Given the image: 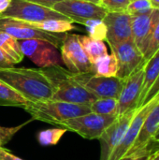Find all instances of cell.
<instances>
[{
	"instance_id": "obj_1",
	"label": "cell",
	"mask_w": 159,
	"mask_h": 160,
	"mask_svg": "<svg viewBox=\"0 0 159 160\" xmlns=\"http://www.w3.org/2000/svg\"><path fill=\"white\" fill-rule=\"evenodd\" d=\"M0 81L29 102L52 98V87L41 68H0Z\"/></svg>"
},
{
	"instance_id": "obj_2",
	"label": "cell",
	"mask_w": 159,
	"mask_h": 160,
	"mask_svg": "<svg viewBox=\"0 0 159 160\" xmlns=\"http://www.w3.org/2000/svg\"><path fill=\"white\" fill-rule=\"evenodd\" d=\"M52 87L53 100L74 104L90 105L97 98L80 85L73 78L72 72L61 66L41 68Z\"/></svg>"
},
{
	"instance_id": "obj_3",
	"label": "cell",
	"mask_w": 159,
	"mask_h": 160,
	"mask_svg": "<svg viewBox=\"0 0 159 160\" xmlns=\"http://www.w3.org/2000/svg\"><path fill=\"white\" fill-rule=\"evenodd\" d=\"M34 120H38L57 126L71 118L91 112L88 105L74 104L65 101L48 99L28 102L23 108Z\"/></svg>"
},
{
	"instance_id": "obj_4",
	"label": "cell",
	"mask_w": 159,
	"mask_h": 160,
	"mask_svg": "<svg viewBox=\"0 0 159 160\" xmlns=\"http://www.w3.org/2000/svg\"><path fill=\"white\" fill-rule=\"evenodd\" d=\"M117 117L89 112L82 116L67 119L58 124L57 127L75 132L87 140H98Z\"/></svg>"
},
{
	"instance_id": "obj_5",
	"label": "cell",
	"mask_w": 159,
	"mask_h": 160,
	"mask_svg": "<svg viewBox=\"0 0 159 160\" xmlns=\"http://www.w3.org/2000/svg\"><path fill=\"white\" fill-rule=\"evenodd\" d=\"M0 31L5 32L16 39H41L51 42L57 49H60L67 33L54 34L45 32L33 27L29 22L13 18L0 17Z\"/></svg>"
},
{
	"instance_id": "obj_6",
	"label": "cell",
	"mask_w": 159,
	"mask_h": 160,
	"mask_svg": "<svg viewBox=\"0 0 159 160\" xmlns=\"http://www.w3.org/2000/svg\"><path fill=\"white\" fill-rule=\"evenodd\" d=\"M72 76L80 85L97 98H112L118 99L125 82L118 77L97 76L94 72L72 73Z\"/></svg>"
},
{
	"instance_id": "obj_7",
	"label": "cell",
	"mask_w": 159,
	"mask_h": 160,
	"mask_svg": "<svg viewBox=\"0 0 159 160\" xmlns=\"http://www.w3.org/2000/svg\"><path fill=\"white\" fill-rule=\"evenodd\" d=\"M0 17L13 18L27 22H37L50 19H68L52 8L24 0H11L9 7Z\"/></svg>"
},
{
	"instance_id": "obj_8",
	"label": "cell",
	"mask_w": 159,
	"mask_h": 160,
	"mask_svg": "<svg viewBox=\"0 0 159 160\" xmlns=\"http://www.w3.org/2000/svg\"><path fill=\"white\" fill-rule=\"evenodd\" d=\"M22 54L41 68L60 66L63 61L58 49L51 42L41 39H22L19 41Z\"/></svg>"
},
{
	"instance_id": "obj_9",
	"label": "cell",
	"mask_w": 159,
	"mask_h": 160,
	"mask_svg": "<svg viewBox=\"0 0 159 160\" xmlns=\"http://www.w3.org/2000/svg\"><path fill=\"white\" fill-rule=\"evenodd\" d=\"M52 8L81 24L91 19L103 20L108 13L102 6L83 0H64L54 4Z\"/></svg>"
},
{
	"instance_id": "obj_10",
	"label": "cell",
	"mask_w": 159,
	"mask_h": 160,
	"mask_svg": "<svg viewBox=\"0 0 159 160\" xmlns=\"http://www.w3.org/2000/svg\"><path fill=\"white\" fill-rule=\"evenodd\" d=\"M60 50L62 61L68 71L76 74L93 72V65L81 45L79 35L67 33Z\"/></svg>"
},
{
	"instance_id": "obj_11",
	"label": "cell",
	"mask_w": 159,
	"mask_h": 160,
	"mask_svg": "<svg viewBox=\"0 0 159 160\" xmlns=\"http://www.w3.org/2000/svg\"><path fill=\"white\" fill-rule=\"evenodd\" d=\"M118 63L117 77L125 80L137 69L144 66V58L133 39L111 47Z\"/></svg>"
},
{
	"instance_id": "obj_12",
	"label": "cell",
	"mask_w": 159,
	"mask_h": 160,
	"mask_svg": "<svg viewBox=\"0 0 159 160\" xmlns=\"http://www.w3.org/2000/svg\"><path fill=\"white\" fill-rule=\"evenodd\" d=\"M144 79L143 66L125 79L124 86L118 98L117 116L124 115L139 107Z\"/></svg>"
},
{
	"instance_id": "obj_13",
	"label": "cell",
	"mask_w": 159,
	"mask_h": 160,
	"mask_svg": "<svg viewBox=\"0 0 159 160\" xmlns=\"http://www.w3.org/2000/svg\"><path fill=\"white\" fill-rule=\"evenodd\" d=\"M158 101L159 94L155 98H153L150 102H148L147 104H145L144 106H142V108L137 110L135 115L133 116V118L129 124V127H128L125 136L123 137L120 143L113 150V152L112 153L110 158L108 160H120L127 155V153L128 152V150L131 148L132 144L134 143L135 140L137 139L145 118L147 117V115L151 112V110L157 104Z\"/></svg>"
},
{
	"instance_id": "obj_14",
	"label": "cell",
	"mask_w": 159,
	"mask_h": 160,
	"mask_svg": "<svg viewBox=\"0 0 159 160\" xmlns=\"http://www.w3.org/2000/svg\"><path fill=\"white\" fill-rule=\"evenodd\" d=\"M137 110L131 111L124 115L118 116L116 120L102 133V135L98 139L100 142L99 160H108L110 158L112 153L125 136Z\"/></svg>"
},
{
	"instance_id": "obj_15",
	"label": "cell",
	"mask_w": 159,
	"mask_h": 160,
	"mask_svg": "<svg viewBox=\"0 0 159 160\" xmlns=\"http://www.w3.org/2000/svg\"><path fill=\"white\" fill-rule=\"evenodd\" d=\"M103 22L107 27L106 40L110 47L132 39V16L127 11L108 12Z\"/></svg>"
},
{
	"instance_id": "obj_16",
	"label": "cell",
	"mask_w": 159,
	"mask_h": 160,
	"mask_svg": "<svg viewBox=\"0 0 159 160\" xmlns=\"http://www.w3.org/2000/svg\"><path fill=\"white\" fill-rule=\"evenodd\" d=\"M159 21V9L153 8L151 11L132 16V39L142 53L144 54L156 25Z\"/></svg>"
},
{
	"instance_id": "obj_17",
	"label": "cell",
	"mask_w": 159,
	"mask_h": 160,
	"mask_svg": "<svg viewBox=\"0 0 159 160\" xmlns=\"http://www.w3.org/2000/svg\"><path fill=\"white\" fill-rule=\"evenodd\" d=\"M159 128V101L145 118L140 133L125 157L136 156L150 151L149 145Z\"/></svg>"
},
{
	"instance_id": "obj_18",
	"label": "cell",
	"mask_w": 159,
	"mask_h": 160,
	"mask_svg": "<svg viewBox=\"0 0 159 160\" xmlns=\"http://www.w3.org/2000/svg\"><path fill=\"white\" fill-rule=\"evenodd\" d=\"M143 71H144V79H143V86H142V92L140 98L139 107L141 108V105L147 95L148 91L156 82L159 75V50L148 60L145 62L143 66Z\"/></svg>"
},
{
	"instance_id": "obj_19",
	"label": "cell",
	"mask_w": 159,
	"mask_h": 160,
	"mask_svg": "<svg viewBox=\"0 0 159 160\" xmlns=\"http://www.w3.org/2000/svg\"><path fill=\"white\" fill-rule=\"evenodd\" d=\"M0 52L8 58L13 65L22 62L24 56L21 51L19 40L2 31H0Z\"/></svg>"
},
{
	"instance_id": "obj_20",
	"label": "cell",
	"mask_w": 159,
	"mask_h": 160,
	"mask_svg": "<svg viewBox=\"0 0 159 160\" xmlns=\"http://www.w3.org/2000/svg\"><path fill=\"white\" fill-rule=\"evenodd\" d=\"M81 45L92 65L100 57L108 54V49L103 40L94 39L89 36L79 35Z\"/></svg>"
},
{
	"instance_id": "obj_21",
	"label": "cell",
	"mask_w": 159,
	"mask_h": 160,
	"mask_svg": "<svg viewBox=\"0 0 159 160\" xmlns=\"http://www.w3.org/2000/svg\"><path fill=\"white\" fill-rule=\"evenodd\" d=\"M72 22H73L68 19H50L42 22H29V23L33 27L45 32L61 34V33H67L68 31L78 30V28L75 27L72 24Z\"/></svg>"
},
{
	"instance_id": "obj_22",
	"label": "cell",
	"mask_w": 159,
	"mask_h": 160,
	"mask_svg": "<svg viewBox=\"0 0 159 160\" xmlns=\"http://www.w3.org/2000/svg\"><path fill=\"white\" fill-rule=\"evenodd\" d=\"M93 72L101 77H117L118 63L115 55L112 52L97 59L93 65Z\"/></svg>"
},
{
	"instance_id": "obj_23",
	"label": "cell",
	"mask_w": 159,
	"mask_h": 160,
	"mask_svg": "<svg viewBox=\"0 0 159 160\" xmlns=\"http://www.w3.org/2000/svg\"><path fill=\"white\" fill-rule=\"evenodd\" d=\"M28 102L17 91L0 81V106L23 108Z\"/></svg>"
},
{
	"instance_id": "obj_24",
	"label": "cell",
	"mask_w": 159,
	"mask_h": 160,
	"mask_svg": "<svg viewBox=\"0 0 159 160\" xmlns=\"http://www.w3.org/2000/svg\"><path fill=\"white\" fill-rule=\"evenodd\" d=\"M89 108L93 113L107 116H117L118 99L112 98H97L89 105Z\"/></svg>"
},
{
	"instance_id": "obj_25",
	"label": "cell",
	"mask_w": 159,
	"mask_h": 160,
	"mask_svg": "<svg viewBox=\"0 0 159 160\" xmlns=\"http://www.w3.org/2000/svg\"><path fill=\"white\" fill-rule=\"evenodd\" d=\"M67 131V129L62 128L42 130L37 134V142L42 146L56 145Z\"/></svg>"
},
{
	"instance_id": "obj_26",
	"label": "cell",
	"mask_w": 159,
	"mask_h": 160,
	"mask_svg": "<svg viewBox=\"0 0 159 160\" xmlns=\"http://www.w3.org/2000/svg\"><path fill=\"white\" fill-rule=\"evenodd\" d=\"M82 25H84L88 36L94 39L104 40L107 37V27L103 20L91 19L87 20Z\"/></svg>"
},
{
	"instance_id": "obj_27",
	"label": "cell",
	"mask_w": 159,
	"mask_h": 160,
	"mask_svg": "<svg viewBox=\"0 0 159 160\" xmlns=\"http://www.w3.org/2000/svg\"><path fill=\"white\" fill-rule=\"evenodd\" d=\"M153 9L149 0H132L127 8V12L131 16L147 13Z\"/></svg>"
},
{
	"instance_id": "obj_28",
	"label": "cell",
	"mask_w": 159,
	"mask_h": 160,
	"mask_svg": "<svg viewBox=\"0 0 159 160\" xmlns=\"http://www.w3.org/2000/svg\"><path fill=\"white\" fill-rule=\"evenodd\" d=\"M34 119L31 118L19 126L11 127V128H6V127L0 126V147H3V145L7 144L8 142H10L16 133H18L23 127H25L28 123H30Z\"/></svg>"
},
{
	"instance_id": "obj_29",
	"label": "cell",
	"mask_w": 159,
	"mask_h": 160,
	"mask_svg": "<svg viewBox=\"0 0 159 160\" xmlns=\"http://www.w3.org/2000/svg\"><path fill=\"white\" fill-rule=\"evenodd\" d=\"M159 50V21L155 27V30L153 32V35L151 37V39L149 41V44L147 46V49L143 54L144 62L148 61L157 51Z\"/></svg>"
},
{
	"instance_id": "obj_30",
	"label": "cell",
	"mask_w": 159,
	"mask_h": 160,
	"mask_svg": "<svg viewBox=\"0 0 159 160\" xmlns=\"http://www.w3.org/2000/svg\"><path fill=\"white\" fill-rule=\"evenodd\" d=\"M130 0H101L100 5L108 12L126 11Z\"/></svg>"
},
{
	"instance_id": "obj_31",
	"label": "cell",
	"mask_w": 159,
	"mask_h": 160,
	"mask_svg": "<svg viewBox=\"0 0 159 160\" xmlns=\"http://www.w3.org/2000/svg\"><path fill=\"white\" fill-rule=\"evenodd\" d=\"M159 94V75L157 77V79L156 80V82H154V84L152 85V87L150 88V90L148 91L147 95L145 96L142 105H141V108L142 106H144L145 104H147L148 102H150L153 98H155L157 95Z\"/></svg>"
},
{
	"instance_id": "obj_32",
	"label": "cell",
	"mask_w": 159,
	"mask_h": 160,
	"mask_svg": "<svg viewBox=\"0 0 159 160\" xmlns=\"http://www.w3.org/2000/svg\"><path fill=\"white\" fill-rule=\"evenodd\" d=\"M0 160H23L10 153L7 149L0 147Z\"/></svg>"
},
{
	"instance_id": "obj_33",
	"label": "cell",
	"mask_w": 159,
	"mask_h": 160,
	"mask_svg": "<svg viewBox=\"0 0 159 160\" xmlns=\"http://www.w3.org/2000/svg\"><path fill=\"white\" fill-rule=\"evenodd\" d=\"M153 151H147L145 153L140 154V155H136V156H130V157H124L120 160H149L150 156L152 155Z\"/></svg>"
},
{
	"instance_id": "obj_34",
	"label": "cell",
	"mask_w": 159,
	"mask_h": 160,
	"mask_svg": "<svg viewBox=\"0 0 159 160\" xmlns=\"http://www.w3.org/2000/svg\"><path fill=\"white\" fill-rule=\"evenodd\" d=\"M24 1L31 2V3L37 4V5H41V6L52 8L54 4H56L58 2H61V1H64V0H24Z\"/></svg>"
},
{
	"instance_id": "obj_35",
	"label": "cell",
	"mask_w": 159,
	"mask_h": 160,
	"mask_svg": "<svg viewBox=\"0 0 159 160\" xmlns=\"http://www.w3.org/2000/svg\"><path fill=\"white\" fill-rule=\"evenodd\" d=\"M13 66V63L0 52V68H10Z\"/></svg>"
},
{
	"instance_id": "obj_36",
	"label": "cell",
	"mask_w": 159,
	"mask_h": 160,
	"mask_svg": "<svg viewBox=\"0 0 159 160\" xmlns=\"http://www.w3.org/2000/svg\"><path fill=\"white\" fill-rule=\"evenodd\" d=\"M10 3L11 0H0V15L7 9Z\"/></svg>"
},
{
	"instance_id": "obj_37",
	"label": "cell",
	"mask_w": 159,
	"mask_h": 160,
	"mask_svg": "<svg viewBox=\"0 0 159 160\" xmlns=\"http://www.w3.org/2000/svg\"><path fill=\"white\" fill-rule=\"evenodd\" d=\"M149 160H159V149L156 152H153L152 155L150 156Z\"/></svg>"
},
{
	"instance_id": "obj_38",
	"label": "cell",
	"mask_w": 159,
	"mask_h": 160,
	"mask_svg": "<svg viewBox=\"0 0 159 160\" xmlns=\"http://www.w3.org/2000/svg\"><path fill=\"white\" fill-rule=\"evenodd\" d=\"M153 8H157L159 9V0H149Z\"/></svg>"
},
{
	"instance_id": "obj_39",
	"label": "cell",
	"mask_w": 159,
	"mask_h": 160,
	"mask_svg": "<svg viewBox=\"0 0 159 160\" xmlns=\"http://www.w3.org/2000/svg\"><path fill=\"white\" fill-rule=\"evenodd\" d=\"M153 142H157V143H159V128L157 130L154 138H153Z\"/></svg>"
},
{
	"instance_id": "obj_40",
	"label": "cell",
	"mask_w": 159,
	"mask_h": 160,
	"mask_svg": "<svg viewBox=\"0 0 159 160\" xmlns=\"http://www.w3.org/2000/svg\"><path fill=\"white\" fill-rule=\"evenodd\" d=\"M83 1H88V2H91V3H94V4H97V5H100V3H101V0H83Z\"/></svg>"
},
{
	"instance_id": "obj_41",
	"label": "cell",
	"mask_w": 159,
	"mask_h": 160,
	"mask_svg": "<svg viewBox=\"0 0 159 160\" xmlns=\"http://www.w3.org/2000/svg\"><path fill=\"white\" fill-rule=\"evenodd\" d=\"M130 1H132V0H130Z\"/></svg>"
},
{
	"instance_id": "obj_42",
	"label": "cell",
	"mask_w": 159,
	"mask_h": 160,
	"mask_svg": "<svg viewBox=\"0 0 159 160\" xmlns=\"http://www.w3.org/2000/svg\"><path fill=\"white\" fill-rule=\"evenodd\" d=\"M149 159H150V158H149Z\"/></svg>"
}]
</instances>
